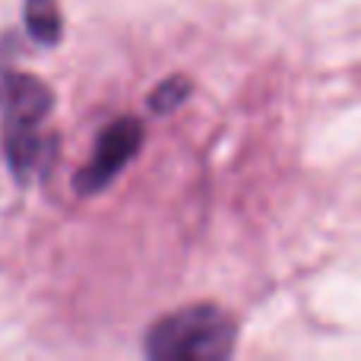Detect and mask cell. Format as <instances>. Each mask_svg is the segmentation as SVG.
<instances>
[{"mask_svg": "<svg viewBox=\"0 0 361 361\" xmlns=\"http://www.w3.org/2000/svg\"><path fill=\"white\" fill-rule=\"evenodd\" d=\"M187 95H190V82H187L184 76H175V80H165L162 86L149 95V105H152V111H159V114H162V111H175Z\"/></svg>", "mask_w": 361, "mask_h": 361, "instance_id": "5b68a950", "label": "cell"}, {"mask_svg": "<svg viewBox=\"0 0 361 361\" xmlns=\"http://www.w3.org/2000/svg\"><path fill=\"white\" fill-rule=\"evenodd\" d=\"M0 108H4L6 159L13 171L25 178L38 156V124L51 111V92L35 76H10L0 86Z\"/></svg>", "mask_w": 361, "mask_h": 361, "instance_id": "7a4b0ae2", "label": "cell"}, {"mask_svg": "<svg viewBox=\"0 0 361 361\" xmlns=\"http://www.w3.org/2000/svg\"><path fill=\"white\" fill-rule=\"evenodd\" d=\"M235 324L216 305H193L162 317L146 336L156 361H222L235 349Z\"/></svg>", "mask_w": 361, "mask_h": 361, "instance_id": "6da1fadb", "label": "cell"}, {"mask_svg": "<svg viewBox=\"0 0 361 361\" xmlns=\"http://www.w3.org/2000/svg\"><path fill=\"white\" fill-rule=\"evenodd\" d=\"M140 143H143V124L137 118H121L108 124L95 140V149L89 165L76 178V190L80 193H95L108 187L114 178L124 171V165L137 156Z\"/></svg>", "mask_w": 361, "mask_h": 361, "instance_id": "3957f363", "label": "cell"}, {"mask_svg": "<svg viewBox=\"0 0 361 361\" xmlns=\"http://www.w3.org/2000/svg\"><path fill=\"white\" fill-rule=\"evenodd\" d=\"M25 29L35 42L54 44L61 38V10L54 0H25Z\"/></svg>", "mask_w": 361, "mask_h": 361, "instance_id": "277c9868", "label": "cell"}]
</instances>
